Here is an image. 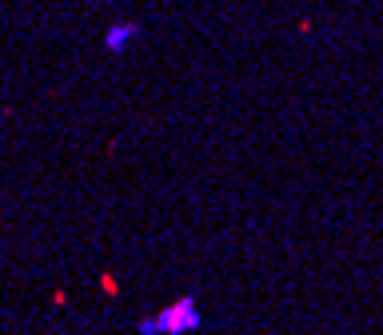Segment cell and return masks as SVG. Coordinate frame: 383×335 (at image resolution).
<instances>
[{
	"label": "cell",
	"instance_id": "1",
	"mask_svg": "<svg viewBox=\"0 0 383 335\" xmlns=\"http://www.w3.org/2000/svg\"><path fill=\"white\" fill-rule=\"evenodd\" d=\"M204 323L200 316V303L184 295V300H176L172 307H164L160 316H148L140 319V335H184V332H196Z\"/></svg>",
	"mask_w": 383,
	"mask_h": 335
},
{
	"label": "cell",
	"instance_id": "2",
	"mask_svg": "<svg viewBox=\"0 0 383 335\" xmlns=\"http://www.w3.org/2000/svg\"><path fill=\"white\" fill-rule=\"evenodd\" d=\"M136 36H140V24H112V28L104 32V48H108V52H124Z\"/></svg>",
	"mask_w": 383,
	"mask_h": 335
},
{
	"label": "cell",
	"instance_id": "3",
	"mask_svg": "<svg viewBox=\"0 0 383 335\" xmlns=\"http://www.w3.org/2000/svg\"><path fill=\"white\" fill-rule=\"evenodd\" d=\"M100 287H104L108 295H116V280H112V275H104V280H100Z\"/></svg>",
	"mask_w": 383,
	"mask_h": 335
}]
</instances>
